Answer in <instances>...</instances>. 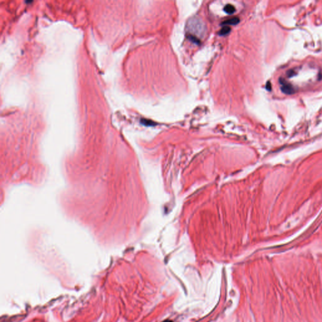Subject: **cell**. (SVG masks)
I'll list each match as a JSON object with an SVG mask.
<instances>
[{"instance_id":"3957f363","label":"cell","mask_w":322,"mask_h":322,"mask_svg":"<svg viewBox=\"0 0 322 322\" xmlns=\"http://www.w3.org/2000/svg\"><path fill=\"white\" fill-rule=\"evenodd\" d=\"M223 10L226 13H227L229 15H232L235 11V8L232 5L228 4L224 7Z\"/></svg>"},{"instance_id":"5b68a950","label":"cell","mask_w":322,"mask_h":322,"mask_svg":"<svg viewBox=\"0 0 322 322\" xmlns=\"http://www.w3.org/2000/svg\"><path fill=\"white\" fill-rule=\"evenodd\" d=\"M141 123L143 125H146V126H154L155 125H156V123H155L153 122L151 120H146V119H142V120H141Z\"/></svg>"},{"instance_id":"52a82bcc","label":"cell","mask_w":322,"mask_h":322,"mask_svg":"<svg viewBox=\"0 0 322 322\" xmlns=\"http://www.w3.org/2000/svg\"><path fill=\"white\" fill-rule=\"evenodd\" d=\"M286 74L288 75V78H291V77L294 76V75L295 74V72H294V70H293V69H290V70H289L288 71L287 73H286Z\"/></svg>"},{"instance_id":"9c48e42d","label":"cell","mask_w":322,"mask_h":322,"mask_svg":"<svg viewBox=\"0 0 322 322\" xmlns=\"http://www.w3.org/2000/svg\"><path fill=\"white\" fill-rule=\"evenodd\" d=\"M162 322H173V321H171V320H164V321H162Z\"/></svg>"},{"instance_id":"8992f818","label":"cell","mask_w":322,"mask_h":322,"mask_svg":"<svg viewBox=\"0 0 322 322\" xmlns=\"http://www.w3.org/2000/svg\"><path fill=\"white\" fill-rule=\"evenodd\" d=\"M188 38L190 40H191L192 42H193L195 44H198L199 43V39H198L197 37H196L195 35H188Z\"/></svg>"},{"instance_id":"6da1fadb","label":"cell","mask_w":322,"mask_h":322,"mask_svg":"<svg viewBox=\"0 0 322 322\" xmlns=\"http://www.w3.org/2000/svg\"><path fill=\"white\" fill-rule=\"evenodd\" d=\"M279 82L281 85V89L282 92L286 94H294L295 92V90L293 86L288 82L287 81H286L285 79L283 78H280L279 79Z\"/></svg>"},{"instance_id":"277c9868","label":"cell","mask_w":322,"mask_h":322,"mask_svg":"<svg viewBox=\"0 0 322 322\" xmlns=\"http://www.w3.org/2000/svg\"><path fill=\"white\" fill-rule=\"evenodd\" d=\"M231 28L229 26H224L220 31L219 35H226L230 32Z\"/></svg>"},{"instance_id":"7a4b0ae2","label":"cell","mask_w":322,"mask_h":322,"mask_svg":"<svg viewBox=\"0 0 322 322\" xmlns=\"http://www.w3.org/2000/svg\"><path fill=\"white\" fill-rule=\"evenodd\" d=\"M239 21H240V19L238 17H233L229 20H225V21L222 23V24L225 25H235L238 24V23H239Z\"/></svg>"},{"instance_id":"ba28073f","label":"cell","mask_w":322,"mask_h":322,"mask_svg":"<svg viewBox=\"0 0 322 322\" xmlns=\"http://www.w3.org/2000/svg\"><path fill=\"white\" fill-rule=\"evenodd\" d=\"M266 89H267L269 91H270L271 90V82H270L269 81H268V82H267V84H266Z\"/></svg>"}]
</instances>
